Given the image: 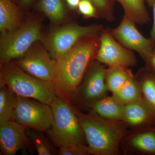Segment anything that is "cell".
<instances>
[{"label":"cell","instance_id":"484cf974","mask_svg":"<svg viewBox=\"0 0 155 155\" xmlns=\"http://www.w3.org/2000/svg\"><path fill=\"white\" fill-rule=\"evenodd\" d=\"M81 14L87 17H96L97 12L90 0H81L78 6Z\"/></svg>","mask_w":155,"mask_h":155},{"label":"cell","instance_id":"f546056e","mask_svg":"<svg viewBox=\"0 0 155 155\" xmlns=\"http://www.w3.org/2000/svg\"><path fill=\"white\" fill-rule=\"evenodd\" d=\"M32 0H21L22 5L24 6H27L31 3Z\"/></svg>","mask_w":155,"mask_h":155},{"label":"cell","instance_id":"4fadbf2b","mask_svg":"<svg viewBox=\"0 0 155 155\" xmlns=\"http://www.w3.org/2000/svg\"><path fill=\"white\" fill-rule=\"evenodd\" d=\"M21 14L11 0H0V31L11 32L21 26Z\"/></svg>","mask_w":155,"mask_h":155},{"label":"cell","instance_id":"5b68a950","mask_svg":"<svg viewBox=\"0 0 155 155\" xmlns=\"http://www.w3.org/2000/svg\"><path fill=\"white\" fill-rule=\"evenodd\" d=\"M41 38V25L35 20L26 22L11 32L2 33L0 39L1 63L21 58L34 44Z\"/></svg>","mask_w":155,"mask_h":155},{"label":"cell","instance_id":"cb8c5ba5","mask_svg":"<svg viewBox=\"0 0 155 155\" xmlns=\"http://www.w3.org/2000/svg\"><path fill=\"white\" fill-rule=\"evenodd\" d=\"M101 13L103 18L109 21L115 19L113 8L109 0H90Z\"/></svg>","mask_w":155,"mask_h":155},{"label":"cell","instance_id":"52a82bcc","mask_svg":"<svg viewBox=\"0 0 155 155\" xmlns=\"http://www.w3.org/2000/svg\"><path fill=\"white\" fill-rule=\"evenodd\" d=\"M103 30L99 25L81 26L70 24L53 31L45 39V47L57 60L73 48L84 37L97 35Z\"/></svg>","mask_w":155,"mask_h":155},{"label":"cell","instance_id":"1f68e13d","mask_svg":"<svg viewBox=\"0 0 155 155\" xmlns=\"http://www.w3.org/2000/svg\"><path fill=\"white\" fill-rule=\"evenodd\" d=\"M153 52L155 54V49H154Z\"/></svg>","mask_w":155,"mask_h":155},{"label":"cell","instance_id":"4316f807","mask_svg":"<svg viewBox=\"0 0 155 155\" xmlns=\"http://www.w3.org/2000/svg\"><path fill=\"white\" fill-rule=\"evenodd\" d=\"M153 21L152 28L150 32V39L152 41L155 45V0L153 5Z\"/></svg>","mask_w":155,"mask_h":155},{"label":"cell","instance_id":"277c9868","mask_svg":"<svg viewBox=\"0 0 155 155\" xmlns=\"http://www.w3.org/2000/svg\"><path fill=\"white\" fill-rule=\"evenodd\" d=\"M52 126L48 136L57 146L83 144L84 136L77 115L67 100L57 96L51 104Z\"/></svg>","mask_w":155,"mask_h":155},{"label":"cell","instance_id":"6da1fadb","mask_svg":"<svg viewBox=\"0 0 155 155\" xmlns=\"http://www.w3.org/2000/svg\"><path fill=\"white\" fill-rule=\"evenodd\" d=\"M96 35L81 38L67 53L56 60L51 83L58 96L68 101L78 87L99 47L100 39Z\"/></svg>","mask_w":155,"mask_h":155},{"label":"cell","instance_id":"ba28073f","mask_svg":"<svg viewBox=\"0 0 155 155\" xmlns=\"http://www.w3.org/2000/svg\"><path fill=\"white\" fill-rule=\"evenodd\" d=\"M35 43L24 55L13 61L29 75L51 82L56 61L51 57L45 47Z\"/></svg>","mask_w":155,"mask_h":155},{"label":"cell","instance_id":"2e32d148","mask_svg":"<svg viewBox=\"0 0 155 155\" xmlns=\"http://www.w3.org/2000/svg\"><path fill=\"white\" fill-rule=\"evenodd\" d=\"M150 110L137 102L127 104L124 106L123 119L131 125H137L147 121L151 115Z\"/></svg>","mask_w":155,"mask_h":155},{"label":"cell","instance_id":"d6986e66","mask_svg":"<svg viewBox=\"0 0 155 155\" xmlns=\"http://www.w3.org/2000/svg\"><path fill=\"white\" fill-rule=\"evenodd\" d=\"M38 7L53 22H61L66 17V11L62 0H40Z\"/></svg>","mask_w":155,"mask_h":155},{"label":"cell","instance_id":"603a6c76","mask_svg":"<svg viewBox=\"0 0 155 155\" xmlns=\"http://www.w3.org/2000/svg\"><path fill=\"white\" fill-rule=\"evenodd\" d=\"M142 89L147 101L155 114V77L150 76L143 82Z\"/></svg>","mask_w":155,"mask_h":155},{"label":"cell","instance_id":"44dd1931","mask_svg":"<svg viewBox=\"0 0 155 155\" xmlns=\"http://www.w3.org/2000/svg\"><path fill=\"white\" fill-rule=\"evenodd\" d=\"M114 95L119 101L126 104L138 101L140 96L138 85L132 77L129 78Z\"/></svg>","mask_w":155,"mask_h":155},{"label":"cell","instance_id":"3957f363","mask_svg":"<svg viewBox=\"0 0 155 155\" xmlns=\"http://www.w3.org/2000/svg\"><path fill=\"white\" fill-rule=\"evenodd\" d=\"M91 154L116 153L123 135L122 128L115 123L90 115L77 114Z\"/></svg>","mask_w":155,"mask_h":155},{"label":"cell","instance_id":"30bf717a","mask_svg":"<svg viewBox=\"0 0 155 155\" xmlns=\"http://www.w3.org/2000/svg\"><path fill=\"white\" fill-rule=\"evenodd\" d=\"M115 39L124 47L138 53L147 60L153 52L154 44L137 30L135 23L124 15L121 23L110 31Z\"/></svg>","mask_w":155,"mask_h":155},{"label":"cell","instance_id":"d4e9b609","mask_svg":"<svg viewBox=\"0 0 155 155\" xmlns=\"http://www.w3.org/2000/svg\"><path fill=\"white\" fill-rule=\"evenodd\" d=\"M58 154L60 155H83L90 154L88 147L83 144L58 147Z\"/></svg>","mask_w":155,"mask_h":155},{"label":"cell","instance_id":"7c38bea8","mask_svg":"<svg viewBox=\"0 0 155 155\" xmlns=\"http://www.w3.org/2000/svg\"><path fill=\"white\" fill-rule=\"evenodd\" d=\"M106 71L101 64L91 66L80 89L81 96L84 101L91 105L105 94L107 89L106 84Z\"/></svg>","mask_w":155,"mask_h":155},{"label":"cell","instance_id":"9a60e30c","mask_svg":"<svg viewBox=\"0 0 155 155\" xmlns=\"http://www.w3.org/2000/svg\"><path fill=\"white\" fill-rule=\"evenodd\" d=\"M122 5L125 15L135 23L143 25L150 21L144 0H117Z\"/></svg>","mask_w":155,"mask_h":155},{"label":"cell","instance_id":"8992f818","mask_svg":"<svg viewBox=\"0 0 155 155\" xmlns=\"http://www.w3.org/2000/svg\"><path fill=\"white\" fill-rule=\"evenodd\" d=\"M13 119L26 128L47 132L52 126V110L49 105L16 95Z\"/></svg>","mask_w":155,"mask_h":155},{"label":"cell","instance_id":"ffe728a7","mask_svg":"<svg viewBox=\"0 0 155 155\" xmlns=\"http://www.w3.org/2000/svg\"><path fill=\"white\" fill-rule=\"evenodd\" d=\"M42 131L26 128V134L31 142L36 149L38 155H54L57 153L55 150Z\"/></svg>","mask_w":155,"mask_h":155},{"label":"cell","instance_id":"e0dca14e","mask_svg":"<svg viewBox=\"0 0 155 155\" xmlns=\"http://www.w3.org/2000/svg\"><path fill=\"white\" fill-rule=\"evenodd\" d=\"M16 97L8 87H0V125L13 120Z\"/></svg>","mask_w":155,"mask_h":155},{"label":"cell","instance_id":"8fae6325","mask_svg":"<svg viewBox=\"0 0 155 155\" xmlns=\"http://www.w3.org/2000/svg\"><path fill=\"white\" fill-rule=\"evenodd\" d=\"M28 141L26 128L14 120L0 125V147L3 154L16 155Z\"/></svg>","mask_w":155,"mask_h":155},{"label":"cell","instance_id":"ac0fdd59","mask_svg":"<svg viewBox=\"0 0 155 155\" xmlns=\"http://www.w3.org/2000/svg\"><path fill=\"white\" fill-rule=\"evenodd\" d=\"M125 67L112 66L106 71V80L107 87L114 94L131 77Z\"/></svg>","mask_w":155,"mask_h":155},{"label":"cell","instance_id":"4dcf8cb0","mask_svg":"<svg viewBox=\"0 0 155 155\" xmlns=\"http://www.w3.org/2000/svg\"><path fill=\"white\" fill-rule=\"evenodd\" d=\"M155 0H146L148 4L151 7H152L153 5L154 2Z\"/></svg>","mask_w":155,"mask_h":155},{"label":"cell","instance_id":"7a4b0ae2","mask_svg":"<svg viewBox=\"0 0 155 155\" xmlns=\"http://www.w3.org/2000/svg\"><path fill=\"white\" fill-rule=\"evenodd\" d=\"M0 87L6 85L15 95L51 105L57 96L51 82L29 75L13 61L1 63Z\"/></svg>","mask_w":155,"mask_h":155},{"label":"cell","instance_id":"7402d4cb","mask_svg":"<svg viewBox=\"0 0 155 155\" xmlns=\"http://www.w3.org/2000/svg\"><path fill=\"white\" fill-rule=\"evenodd\" d=\"M131 143L143 151L155 153V133L150 131L138 134L131 139Z\"/></svg>","mask_w":155,"mask_h":155},{"label":"cell","instance_id":"5bb4252c","mask_svg":"<svg viewBox=\"0 0 155 155\" xmlns=\"http://www.w3.org/2000/svg\"><path fill=\"white\" fill-rule=\"evenodd\" d=\"M124 107L123 104L114 96L100 99L91 105L99 116L112 120L123 119Z\"/></svg>","mask_w":155,"mask_h":155},{"label":"cell","instance_id":"f1b7e54d","mask_svg":"<svg viewBox=\"0 0 155 155\" xmlns=\"http://www.w3.org/2000/svg\"><path fill=\"white\" fill-rule=\"evenodd\" d=\"M147 61L150 63L151 66L155 69V54L153 52L151 55L150 56V58Z\"/></svg>","mask_w":155,"mask_h":155},{"label":"cell","instance_id":"83f0119b","mask_svg":"<svg viewBox=\"0 0 155 155\" xmlns=\"http://www.w3.org/2000/svg\"><path fill=\"white\" fill-rule=\"evenodd\" d=\"M81 0H66L68 5L71 8L75 9L78 7Z\"/></svg>","mask_w":155,"mask_h":155},{"label":"cell","instance_id":"9c48e42d","mask_svg":"<svg viewBox=\"0 0 155 155\" xmlns=\"http://www.w3.org/2000/svg\"><path fill=\"white\" fill-rule=\"evenodd\" d=\"M100 39L99 47L96 58L100 63L110 67H123L136 64V59L132 51L117 41L110 31L103 29Z\"/></svg>","mask_w":155,"mask_h":155}]
</instances>
